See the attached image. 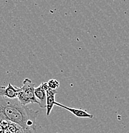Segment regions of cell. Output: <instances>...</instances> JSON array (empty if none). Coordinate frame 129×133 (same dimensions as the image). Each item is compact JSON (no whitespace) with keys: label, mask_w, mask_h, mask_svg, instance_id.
<instances>
[{"label":"cell","mask_w":129,"mask_h":133,"mask_svg":"<svg viewBox=\"0 0 129 133\" xmlns=\"http://www.w3.org/2000/svg\"><path fill=\"white\" fill-rule=\"evenodd\" d=\"M38 113L39 111L22 104L17 98L12 99L0 97V118L18 125L24 133L36 131V119Z\"/></svg>","instance_id":"obj_1"},{"label":"cell","mask_w":129,"mask_h":133,"mask_svg":"<svg viewBox=\"0 0 129 133\" xmlns=\"http://www.w3.org/2000/svg\"><path fill=\"white\" fill-rule=\"evenodd\" d=\"M35 84L29 78H25L21 87L22 91L24 93L28 98L30 100L31 104H38V102L35 95Z\"/></svg>","instance_id":"obj_2"},{"label":"cell","mask_w":129,"mask_h":133,"mask_svg":"<svg viewBox=\"0 0 129 133\" xmlns=\"http://www.w3.org/2000/svg\"><path fill=\"white\" fill-rule=\"evenodd\" d=\"M21 90V87H15L9 83L7 87L0 86V97L12 99H16Z\"/></svg>","instance_id":"obj_3"},{"label":"cell","mask_w":129,"mask_h":133,"mask_svg":"<svg viewBox=\"0 0 129 133\" xmlns=\"http://www.w3.org/2000/svg\"><path fill=\"white\" fill-rule=\"evenodd\" d=\"M55 106H58L59 108H63V109H66V110L69 111L70 113H72L73 115H75L76 117L79 118H93L94 117L93 115L90 114L88 113L86 110H83L81 109H77V108L69 107V106H65V105L59 103V102H55Z\"/></svg>","instance_id":"obj_4"},{"label":"cell","mask_w":129,"mask_h":133,"mask_svg":"<svg viewBox=\"0 0 129 133\" xmlns=\"http://www.w3.org/2000/svg\"><path fill=\"white\" fill-rule=\"evenodd\" d=\"M35 95L38 102V105L41 108H46V90L43 87L42 83L37 88H35Z\"/></svg>","instance_id":"obj_5"},{"label":"cell","mask_w":129,"mask_h":133,"mask_svg":"<svg viewBox=\"0 0 129 133\" xmlns=\"http://www.w3.org/2000/svg\"><path fill=\"white\" fill-rule=\"evenodd\" d=\"M58 93L56 90H52L49 88L46 90L47 99H46V115L49 116L51 113L52 108L55 106V96Z\"/></svg>","instance_id":"obj_6"},{"label":"cell","mask_w":129,"mask_h":133,"mask_svg":"<svg viewBox=\"0 0 129 133\" xmlns=\"http://www.w3.org/2000/svg\"><path fill=\"white\" fill-rule=\"evenodd\" d=\"M17 99L22 104L24 105V106H27V105L30 104H31L30 100L26 97V95H25L24 93L22 90L21 91L19 92V95H18L17 96Z\"/></svg>","instance_id":"obj_7"},{"label":"cell","mask_w":129,"mask_h":133,"mask_svg":"<svg viewBox=\"0 0 129 133\" xmlns=\"http://www.w3.org/2000/svg\"><path fill=\"white\" fill-rule=\"evenodd\" d=\"M47 84H48V87L49 88H51L52 90H56L58 87H59V81L56 79H50L49 81L47 82Z\"/></svg>","instance_id":"obj_8"},{"label":"cell","mask_w":129,"mask_h":133,"mask_svg":"<svg viewBox=\"0 0 129 133\" xmlns=\"http://www.w3.org/2000/svg\"><path fill=\"white\" fill-rule=\"evenodd\" d=\"M16 1H21V0H16Z\"/></svg>","instance_id":"obj_9"}]
</instances>
